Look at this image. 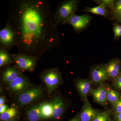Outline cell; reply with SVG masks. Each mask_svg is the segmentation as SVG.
<instances>
[{"label":"cell","mask_w":121,"mask_h":121,"mask_svg":"<svg viewBox=\"0 0 121 121\" xmlns=\"http://www.w3.org/2000/svg\"><path fill=\"white\" fill-rule=\"evenodd\" d=\"M17 114V111L15 107L9 108L4 112L0 114V119L3 121L9 120L13 118Z\"/></svg>","instance_id":"obj_21"},{"label":"cell","mask_w":121,"mask_h":121,"mask_svg":"<svg viewBox=\"0 0 121 121\" xmlns=\"http://www.w3.org/2000/svg\"><path fill=\"white\" fill-rule=\"evenodd\" d=\"M29 121H38L41 118L39 105L33 106L27 112Z\"/></svg>","instance_id":"obj_20"},{"label":"cell","mask_w":121,"mask_h":121,"mask_svg":"<svg viewBox=\"0 0 121 121\" xmlns=\"http://www.w3.org/2000/svg\"><path fill=\"white\" fill-rule=\"evenodd\" d=\"M12 121V120H7V121Z\"/></svg>","instance_id":"obj_34"},{"label":"cell","mask_w":121,"mask_h":121,"mask_svg":"<svg viewBox=\"0 0 121 121\" xmlns=\"http://www.w3.org/2000/svg\"><path fill=\"white\" fill-rule=\"evenodd\" d=\"M83 105L80 113L78 114L81 121H93L99 112V110L93 108L88 98L83 101Z\"/></svg>","instance_id":"obj_11"},{"label":"cell","mask_w":121,"mask_h":121,"mask_svg":"<svg viewBox=\"0 0 121 121\" xmlns=\"http://www.w3.org/2000/svg\"><path fill=\"white\" fill-rule=\"evenodd\" d=\"M112 86L115 89L121 91V74L113 80Z\"/></svg>","instance_id":"obj_26"},{"label":"cell","mask_w":121,"mask_h":121,"mask_svg":"<svg viewBox=\"0 0 121 121\" xmlns=\"http://www.w3.org/2000/svg\"><path fill=\"white\" fill-rule=\"evenodd\" d=\"M109 121H114V120L113 119H111V118H110V120Z\"/></svg>","instance_id":"obj_33"},{"label":"cell","mask_w":121,"mask_h":121,"mask_svg":"<svg viewBox=\"0 0 121 121\" xmlns=\"http://www.w3.org/2000/svg\"><path fill=\"white\" fill-rule=\"evenodd\" d=\"M28 79L22 73L9 84L8 89L14 93H20L28 86Z\"/></svg>","instance_id":"obj_12"},{"label":"cell","mask_w":121,"mask_h":121,"mask_svg":"<svg viewBox=\"0 0 121 121\" xmlns=\"http://www.w3.org/2000/svg\"><path fill=\"white\" fill-rule=\"evenodd\" d=\"M69 121H81L80 120V118H79V115L78 114L75 116V117H74L73 118H72Z\"/></svg>","instance_id":"obj_32"},{"label":"cell","mask_w":121,"mask_h":121,"mask_svg":"<svg viewBox=\"0 0 121 121\" xmlns=\"http://www.w3.org/2000/svg\"><path fill=\"white\" fill-rule=\"evenodd\" d=\"M92 18V17L87 13L80 16L75 13L64 24L71 25L73 28L76 32H80L88 26Z\"/></svg>","instance_id":"obj_7"},{"label":"cell","mask_w":121,"mask_h":121,"mask_svg":"<svg viewBox=\"0 0 121 121\" xmlns=\"http://www.w3.org/2000/svg\"><path fill=\"white\" fill-rule=\"evenodd\" d=\"M91 94L94 101L98 104L104 106L107 105L106 87L104 84L100 85L97 88L92 89Z\"/></svg>","instance_id":"obj_14"},{"label":"cell","mask_w":121,"mask_h":121,"mask_svg":"<svg viewBox=\"0 0 121 121\" xmlns=\"http://www.w3.org/2000/svg\"><path fill=\"white\" fill-rule=\"evenodd\" d=\"M113 119L115 121H121V113H119L112 114Z\"/></svg>","instance_id":"obj_29"},{"label":"cell","mask_w":121,"mask_h":121,"mask_svg":"<svg viewBox=\"0 0 121 121\" xmlns=\"http://www.w3.org/2000/svg\"><path fill=\"white\" fill-rule=\"evenodd\" d=\"M112 20L117 22L121 25V11L112 15Z\"/></svg>","instance_id":"obj_28"},{"label":"cell","mask_w":121,"mask_h":121,"mask_svg":"<svg viewBox=\"0 0 121 121\" xmlns=\"http://www.w3.org/2000/svg\"><path fill=\"white\" fill-rule=\"evenodd\" d=\"M41 118H48L52 117L53 105L52 102H45L39 105Z\"/></svg>","instance_id":"obj_19"},{"label":"cell","mask_w":121,"mask_h":121,"mask_svg":"<svg viewBox=\"0 0 121 121\" xmlns=\"http://www.w3.org/2000/svg\"><path fill=\"white\" fill-rule=\"evenodd\" d=\"M43 93V90L39 87H27L19 94L18 102L21 105H27L39 98Z\"/></svg>","instance_id":"obj_6"},{"label":"cell","mask_w":121,"mask_h":121,"mask_svg":"<svg viewBox=\"0 0 121 121\" xmlns=\"http://www.w3.org/2000/svg\"><path fill=\"white\" fill-rule=\"evenodd\" d=\"M111 114L112 111L110 110L99 112L95 117L93 121H109Z\"/></svg>","instance_id":"obj_22"},{"label":"cell","mask_w":121,"mask_h":121,"mask_svg":"<svg viewBox=\"0 0 121 121\" xmlns=\"http://www.w3.org/2000/svg\"><path fill=\"white\" fill-rule=\"evenodd\" d=\"M47 0H12L8 21L16 34L19 54L37 59L60 45L59 34Z\"/></svg>","instance_id":"obj_1"},{"label":"cell","mask_w":121,"mask_h":121,"mask_svg":"<svg viewBox=\"0 0 121 121\" xmlns=\"http://www.w3.org/2000/svg\"><path fill=\"white\" fill-rule=\"evenodd\" d=\"M14 63L11 54L7 50L0 47V68L10 65Z\"/></svg>","instance_id":"obj_17"},{"label":"cell","mask_w":121,"mask_h":121,"mask_svg":"<svg viewBox=\"0 0 121 121\" xmlns=\"http://www.w3.org/2000/svg\"><path fill=\"white\" fill-rule=\"evenodd\" d=\"M14 63L19 70L30 72L34 71L36 66L37 59L24 54H11Z\"/></svg>","instance_id":"obj_5"},{"label":"cell","mask_w":121,"mask_h":121,"mask_svg":"<svg viewBox=\"0 0 121 121\" xmlns=\"http://www.w3.org/2000/svg\"><path fill=\"white\" fill-rule=\"evenodd\" d=\"M95 2L99 4L100 3H103L106 5V7L111 12H113L114 9L115 0H94Z\"/></svg>","instance_id":"obj_23"},{"label":"cell","mask_w":121,"mask_h":121,"mask_svg":"<svg viewBox=\"0 0 121 121\" xmlns=\"http://www.w3.org/2000/svg\"><path fill=\"white\" fill-rule=\"evenodd\" d=\"M5 99L4 97L1 96L0 98V106L4 105L5 102Z\"/></svg>","instance_id":"obj_31"},{"label":"cell","mask_w":121,"mask_h":121,"mask_svg":"<svg viewBox=\"0 0 121 121\" xmlns=\"http://www.w3.org/2000/svg\"><path fill=\"white\" fill-rule=\"evenodd\" d=\"M106 69L108 80L113 81L121 74V60L114 58L106 64Z\"/></svg>","instance_id":"obj_10"},{"label":"cell","mask_w":121,"mask_h":121,"mask_svg":"<svg viewBox=\"0 0 121 121\" xmlns=\"http://www.w3.org/2000/svg\"><path fill=\"white\" fill-rule=\"evenodd\" d=\"M3 69L2 73V80L6 84H10L22 73L21 71L17 67L7 65Z\"/></svg>","instance_id":"obj_13"},{"label":"cell","mask_w":121,"mask_h":121,"mask_svg":"<svg viewBox=\"0 0 121 121\" xmlns=\"http://www.w3.org/2000/svg\"><path fill=\"white\" fill-rule=\"evenodd\" d=\"M40 76L47 86L49 95L61 84L62 81V74L56 68L45 69L41 72Z\"/></svg>","instance_id":"obj_3"},{"label":"cell","mask_w":121,"mask_h":121,"mask_svg":"<svg viewBox=\"0 0 121 121\" xmlns=\"http://www.w3.org/2000/svg\"><path fill=\"white\" fill-rule=\"evenodd\" d=\"M113 30L114 34V40L118 39L121 37V25L117 22H113Z\"/></svg>","instance_id":"obj_24"},{"label":"cell","mask_w":121,"mask_h":121,"mask_svg":"<svg viewBox=\"0 0 121 121\" xmlns=\"http://www.w3.org/2000/svg\"><path fill=\"white\" fill-rule=\"evenodd\" d=\"M90 79L93 84L99 86L108 80L105 64H97L91 67L90 70Z\"/></svg>","instance_id":"obj_8"},{"label":"cell","mask_w":121,"mask_h":121,"mask_svg":"<svg viewBox=\"0 0 121 121\" xmlns=\"http://www.w3.org/2000/svg\"><path fill=\"white\" fill-rule=\"evenodd\" d=\"M52 103L53 105L52 117L55 119H60L65 110L64 102L60 97L56 96L54 97Z\"/></svg>","instance_id":"obj_15"},{"label":"cell","mask_w":121,"mask_h":121,"mask_svg":"<svg viewBox=\"0 0 121 121\" xmlns=\"http://www.w3.org/2000/svg\"><path fill=\"white\" fill-rule=\"evenodd\" d=\"M8 106L7 105L4 104L0 106V114H1L2 113L4 112L8 109Z\"/></svg>","instance_id":"obj_30"},{"label":"cell","mask_w":121,"mask_h":121,"mask_svg":"<svg viewBox=\"0 0 121 121\" xmlns=\"http://www.w3.org/2000/svg\"><path fill=\"white\" fill-rule=\"evenodd\" d=\"M112 114L121 113V97L113 107Z\"/></svg>","instance_id":"obj_25"},{"label":"cell","mask_w":121,"mask_h":121,"mask_svg":"<svg viewBox=\"0 0 121 121\" xmlns=\"http://www.w3.org/2000/svg\"><path fill=\"white\" fill-rule=\"evenodd\" d=\"M78 0H66L60 2L56 7L53 16L57 25L64 24L66 21L78 11Z\"/></svg>","instance_id":"obj_2"},{"label":"cell","mask_w":121,"mask_h":121,"mask_svg":"<svg viewBox=\"0 0 121 121\" xmlns=\"http://www.w3.org/2000/svg\"><path fill=\"white\" fill-rule=\"evenodd\" d=\"M107 101L113 107L121 98V94L118 91L111 88L108 86H106Z\"/></svg>","instance_id":"obj_18"},{"label":"cell","mask_w":121,"mask_h":121,"mask_svg":"<svg viewBox=\"0 0 121 121\" xmlns=\"http://www.w3.org/2000/svg\"><path fill=\"white\" fill-rule=\"evenodd\" d=\"M76 87L82 101L87 99V96L91 93L93 84L90 78H79L75 80Z\"/></svg>","instance_id":"obj_9"},{"label":"cell","mask_w":121,"mask_h":121,"mask_svg":"<svg viewBox=\"0 0 121 121\" xmlns=\"http://www.w3.org/2000/svg\"><path fill=\"white\" fill-rule=\"evenodd\" d=\"M99 5L94 7H86L83 12L91 13L102 16L105 18L112 20V13L103 3L99 4Z\"/></svg>","instance_id":"obj_16"},{"label":"cell","mask_w":121,"mask_h":121,"mask_svg":"<svg viewBox=\"0 0 121 121\" xmlns=\"http://www.w3.org/2000/svg\"><path fill=\"white\" fill-rule=\"evenodd\" d=\"M17 44V39L14 30L8 22L0 31V47L9 52Z\"/></svg>","instance_id":"obj_4"},{"label":"cell","mask_w":121,"mask_h":121,"mask_svg":"<svg viewBox=\"0 0 121 121\" xmlns=\"http://www.w3.org/2000/svg\"><path fill=\"white\" fill-rule=\"evenodd\" d=\"M121 11V0H115L114 9L112 13V15L113 14L117 13Z\"/></svg>","instance_id":"obj_27"}]
</instances>
